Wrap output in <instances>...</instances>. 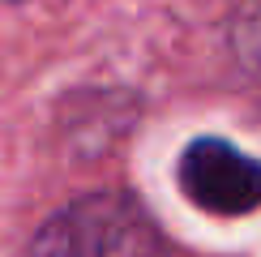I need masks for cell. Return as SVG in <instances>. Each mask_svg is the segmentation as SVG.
<instances>
[{"instance_id": "1", "label": "cell", "mask_w": 261, "mask_h": 257, "mask_svg": "<svg viewBox=\"0 0 261 257\" xmlns=\"http://www.w3.org/2000/svg\"><path fill=\"white\" fill-rule=\"evenodd\" d=\"M30 257H163V236L137 201L90 193L35 232Z\"/></svg>"}, {"instance_id": "2", "label": "cell", "mask_w": 261, "mask_h": 257, "mask_svg": "<svg viewBox=\"0 0 261 257\" xmlns=\"http://www.w3.org/2000/svg\"><path fill=\"white\" fill-rule=\"evenodd\" d=\"M180 189L205 214H253L261 206V159L227 137H193L176 163Z\"/></svg>"}]
</instances>
